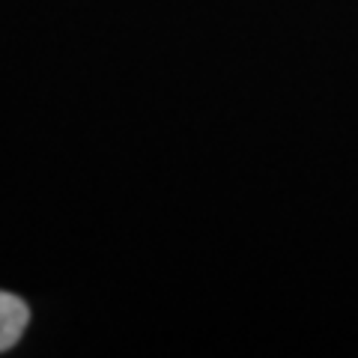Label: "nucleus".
<instances>
[{
    "label": "nucleus",
    "instance_id": "1",
    "mask_svg": "<svg viewBox=\"0 0 358 358\" xmlns=\"http://www.w3.org/2000/svg\"><path fill=\"white\" fill-rule=\"evenodd\" d=\"M27 320H30V310L24 301L0 289V352L13 350L21 341V334L27 329Z\"/></svg>",
    "mask_w": 358,
    "mask_h": 358
}]
</instances>
